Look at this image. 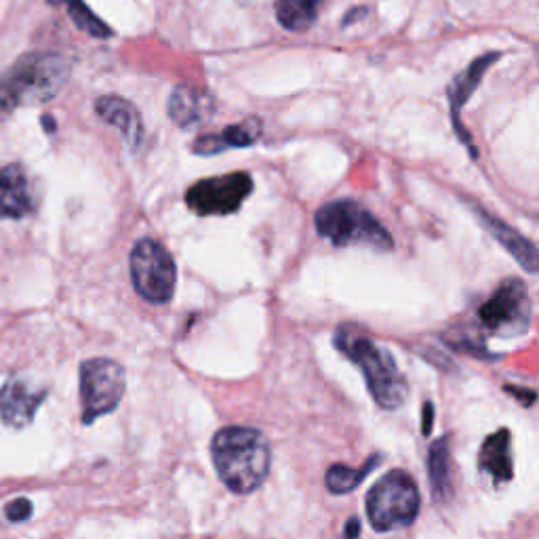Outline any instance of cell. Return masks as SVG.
Returning a JSON list of instances; mask_svg holds the SVG:
<instances>
[{
	"label": "cell",
	"instance_id": "obj_1",
	"mask_svg": "<svg viewBox=\"0 0 539 539\" xmlns=\"http://www.w3.org/2000/svg\"><path fill=\"white\" fill-rule=\"evenodd\" d=\"M211 457L222 483L234 493H253L270 474L272 449L268 438L247 426H228L211 441Z\"/></svg>",
	"mask_w": 539,
	"mask_h": 539
},
{
	"label": "cell",
	"instance_id": "obj_2",
	"mask_svg": "<svg viewBox=\"0 0 539 539\" xmlns=\"http://www.w3.org/2000/svg\"><path fill=\"white\" fill-rule=\"evenodd\" d=\"M70 78V62L57 53H30L0 76V118L19 106L43 104Z\"/></svg>",
	"mask_w": 539,
	"mask_h": 539
},
{
	"label": "cell",
	"instance_id": "obj_3",
	"mask_svg": "<svg viewBox=\"0 0 539 539\" xmlns=\"http://www.w3.org/2000/svg\"><path fill=\"white\" fill-rule=\"evenodd\" d=\"M335 348L342 350L367 379V388L373 401L388 411L403 407L409 394L407 379L394 363V356L379 348L373 339L358 335L348 327H342L335 333Z\"/></svg>",
	"mask_w": 539,
	"mask_h": 539
},
{
	"label": "cell",
	"instance_id": "obj_4",
	"mask_svg": "<svg viewBox=\"0 0 539 539\" xmlns=\"http://www.w3.org/2000/svg\"><path fill=\"white\" fill-rule=\"evenodd\" d=\"M314 224L316 232L335 247L365 245L377 251H390L394 247L390 232L377 222L375 215L350 198L333 201L318 209Z\"/></svg>",
	"mask_w": 539,
	"mask_h": 539
},
{
	"label": "cell",
	"instance_id": "obj_5",
	"mask_svg": "<svg viewBox=\"0 0 539 539\" xmlns=\"http://www.w3.org/2000/svg\"><path fill=\"white\" fill-rule=\"evenodd\" d=\"M422 497L411 474L392 470L371 487L367 495V516L377 533H388L415 523Z\"/></svg>",
	"mask_w": 539,
	"mask_h": 539
},
{
	"label": "cell",
	"instance_id": "obj_6",
	"mask_svg": "<svg viewBox=\"0 0 539 539\" xmlns=\"http://www.w3.org/2000/svg\"><path fill=\"white\" fill-rule=\"evenodd\" d=\"M131 281L139 297H144L150 304H167L173 297L177 283V268L169 251L152 241L142 238L131 251Z\"/></svg>",
	"mask_w": 539,
	"mask_h": 539
},
{
	"label": "cell",
	"instance_id": "obj_7",
	"mask_svg": "<svg viewBox=\"0 0 539 539\" xmlns=\"http://www.w3.org/2000/svg\"><path fill=\"white\" fill-rule=\"evenodd\" d=\"M533 318L529 289L518 278H508L478 308V321L495 337H518L527 333Z\"/></svg>",
	"mask_w": 539,
	"mask_h": 539
},
{
	"label": "cell",
	"instance_id": "obj_8",
	"mask_svg": "<svg viewBox=\"0 0 539 539\" xmlns=\"http://www.w3.org/2000/svg\"><path fill=\"white\" fill-rule=\"evenodd\" d=\"M125 369L112 358H89L81 365L83 424L112 413L123 401Z\"/></svg>",
	"mask_w": 539,
	"mask_h": 539
},
{
	"label": "cell",
	"instance_id": "obj_9",
	"mask_svg": "<svg viewBox=\"0 0 539 539\" xmlns=\"http://www.w3.org/2000/svg\"><path fill=\"white\" fill-rule=\"evenodd\" d=\"M253 192L249 173H230L196 182L186 192V205L196 215H230L241 209L247 196Z\"/></svg>",
	"mask_w": 539,
	"mask_h": 539
},
{
	"label": "cell",
	"instance_id": "obj_10",
	"mask_svg": "<svg viewBox=\"0 0 539 539\" xmlns=\"http://www.w3.org/2000/svg\"><path fill=\"white\" fill-rule=\"evenodd\" d=\"M45 390L32 388L26 379H9L0 390V417L3 424L22 430L32 424L38 407L45 401Z\"/></svg>",
	"mask_w": 539,
	"mask_h": 539
},
{
	"label": "cell",
	"instance_id": "obj_11",
	"mask_svg": "<svg viewBox=\"0 0 539 539\" xmlns=\"http://www.w3.org/2000/svg\"><path fill=\"white\" fill-rule=\"evenodd\" d=\"M497 59H502V53H485L476 59V62H472L468 66L466 72H462L459 76H455L451 81V87H449V102H451V116H453V127L459 135V139L472 150L470 154L476 156L474 152V146H472V139L468 137L466 129L462 127V123H459V110H462L466 106L468 99L472 97V93L476 91L478 83L483 81L485 72L497 62Z\"/></svg>",
	"mask_w": 539,
	"mask_h": 539
},
{
	"label": "cell",
	"instance_id": "obj_12",
	"mask_svg": "<svg viewBox=\"0 0 539 539\" xmlns=\"http://www.w3.org/2000/svg\"><path fill=\"white\" fill-rule=\"evenodd\" d=\"M34 209L26 171L19 165L0 167V219H22Z\"/></svg>",
	"mask_w": 539,
	"mask_h": 539
},
{
	"label": "cell",
	"instance_id": "obj_13",
	"mask_svg": "<svg viewBox=\"0 0 539 539\" xmlns=\"http://www.w3.org/2000/svg\"><path fill=\"white\" fill-rule=\"evenodd\" d=\"M95 112L104 123L121 131V135L125 137V142L131 146V150H137L139 146H142V139H144L142 116H139L137 108L131 102H127V99L116 97V95L99 97L95 104Z\"/></svg>",
	"mask_w": 539,
	"mask_h": 539
},
{
	"label": "cell",
	"instance_id": "obj_14",
	"mask_svg": "<svg viewBox=\"0 0 539 539\" xmlns=\"http://www.w3.org/2000/svg\"><path fill=\"white\" fill-rule=\"evenodd\" d=\"M478 470L489 476L495 485H506L512 481V434L508 428H499L487 436L478 453Z\"/></svg>",
	"mask_w": 539,
	"mask_h": 539
},
{
	"label": "cell",
	"instance_id": "obj_15",
	"mask_svg": "<svg viewBox=\"0 0 539 539\" xmlns=\"http://www.w3.org/2000/svg\"><path fill=\"white\" fill-rule=\"evenodd\" d=\"M167 112L177 127L192 129L207 121V116L213 112V102L205 91L192 85H179L169 97Z\"/></svg>",
	"mask_w": 539,
	"mask_h": 539
},
{
	"label": "cell",
	"instance_id": "obj_16",
	"mask_svg": "<svg viewBox=\"0 0 539 539\" xmlns=\"http://www.w3.org/2000/svg\"><path fill=\"white\" fill-rule=\"evenodd\" d=\"M478 215H481L487 230L512 253V257L516 259V262L521 264L529 274H535L537 272V249H535V245L531 241H527L523 234H518L514 228L506 226L504 222H499L497 217H493V215H489L485 211H478Z\"/></svg>",
	"mask_w": 539,
	"mask_h": 539
},
{
	"label": "cell",
	"instance_id": "obj_17",
	"mask_svg": "<svg viewBox=\"0 0 539 539\" xmlns=\"http://www.w3.org/2000/svg\"><path fill=\"white\" fill-rule=\"evenodd\" d=\"M259 133H262V123L257 118H249V121L241 125H232L224 129L219 135H205L194 144L196 154H217L228 148H245L257 142Z\"/></svg>",
	"mask_w": 539,
	"mask_h": 539
},
{
	"label": "cell",
	"instance_id": "obj_18",
	"mask_svg": "<svg viewBox=\"0 0 539 539\" xmlns=\"http://www.w3.org/2000/svg\"><path fill=\"white\" fill-rule=\"evenodd\" d=\"M428 474H430V489L436 502H447L451 497V466H449L447 438H441V441H436L430 447Z\"/></svg>",
	"mask_w": 539,
	"mask_h": 539
},
{
	"label": "cell",
	"instance_id": "obj_19",
	"mask_svg": "<svg viewBox=\"0 0 539 539\" xmlns=\"http://www.w3.org/2000/svg\"><path fill=\"white\" fill-rule=\"evenodd\" d=\"M323 0H276L278 24L291 32L308 30L318 17Z\"/></svg>",
	"mask_w": 539,
	"mask_h": 539
},
{
	"label": "cell",
	"instance_id": "obj_20",
	"mask_svg": "<svg viewBox=\"0 0 539 539\" xmlns=\"http://www.w3.org/2000/svg\"><path fill=\"white\" fill-rule=\"evenodd\" d=\"M382 462V455H373L369 457L367 462L361 466V468H350V466H344V464H333L327 474H325V483H327V489L335 495H344V493H350L354 491L358 485H361L367 474Z\"/></svg>",
	"mask_w": 539,
	"mask_h": 539
},
{
	"label": "cell",
	"instance_id": "obj_21",
	"mask_svg": "<svg viewBox=\"0 0 539 539\" xmlns=\"http://www.w3.org/2000/svg\"><path fill=\"white\" fill-rule=\"evenodd\" d=\"M51 3H62L78 30L93 38H110L114 32L99 19L87 5L85 0H51Z\"/></svg>",
	"mask_w": 539,
	"mask_h": 539
},
{
	"label": "cell",
	"instance_id": "obj_22",
	"mask_svg": "<svg viewBox=\"0 0 539 539\" xmlns=\"http://www.w3.org/2000/svg\"><path fill=\"white\" fill-rule=\"evenodd\" d=\"M5 516H7V521H11V523L28 521V518L32 516V502L26 497L13 499V502L7 504V508H5Z\"/></svg>",
	"mask_w": 539,
	"mask_h": 539
},
{
	"label": "cell",
	"instance_id": "obj_23",
	"mask_svg": "<svg viewBox=\"0 0 539 539\" xmlns=\"http://www.w3.org/2000/svg\"><path fill=\"white\" fill-rule=\"evenodd\" d=\"M432 411H434L432 403H426L424 405V426H422L424 434H430V428H432Z\"/></svg>",
	"mask_w": 539,
	"mask_h": 539
},
{
	"label": "cell",
	"instance_id": "obj_24",
	"mask_svg": "<svg viewBox=\"0 0 539 539\" xmlns=\"http://www.w3.org/2000/svg\"><path fill=\"white\" fill-rule=\"evenodd\" d=\"M49 118H51V116H45V118H43V123H45V127H47L49 131H53L55 125H53V121H49Z\"/></svg>",
	"mask_w": 539,
	"mask_h": 539
}]
</instances>
